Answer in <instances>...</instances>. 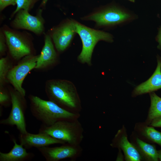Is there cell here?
I'll return each instance as SVG.
<instances>
[{
  "mask_svg": "<svg viewBox=\"0 0 161 161\" xmlns=\"http://www.w3.org/2000/svg\"><path fill=\"white\" fill-rule=\"evenodd\" d=\"M46 90L49 100L69 112L80 114V100L71 82L61 80H49L47 83Z\"/></svg>",
  "mask_w": 161,
  "mask_h": 161,
  "instance_id": "1",
  "label": "cell"
},
{
  "mask_svg": "<svg viewBox=\"0 0 161 161\" xmlns=\"http://www.w3.org/2000/svg\"><path fill=\"white\" fill-rule=\"evenodd\" d=\"M32 115L42 124L51 126L61 120L78 119L80 115L69 112L53 101L44 100L34 95L29 97Z\"/></svg>",
  "mask_w": 161,
  "mask_h": 161,
  "instance_id": "2",
  "label": "cell"
},
{
  "mask_svg": "<svg viewBox=\"0 0 161 161\" xmlns=\"http://www.w3.org/2000/svg\"><path fill=\"white\" fill-rule=\"evenodd\" d=\"M78 119L61 120L49 126L42 124L39 132L47 134L71 145H80L84 138V130Z\"/></svg>",
  "mask_w": 161,
  "mask_h": 161,
  "instance_id": "3",
  "label": "cell"
},
{
  "mask_svg": "<svg viewBox=\"0 0 161 161\" xmlns=\"http://www.w3.org/2000/svg\"><path fill=\"white\" fill-rule=\"evenodd\" d=\"M75 32L80 36L82 43V50L78 56V60L82 63L90 65L94 48L99 41L111 42L112 37L109 33L94 30L78 22L73 21Z\"/></svg>",
  "mask_w": 161,
  "mask_h": 161,
  "instance_id": "4",
  "label": "cell"
},
{
  "mask_svg": "<svg viewBox=\"0 0 161 161\" xmlns=\"http://www.w3.org/2000/svg\"><path fill=\"white\" fill-rule=\"evenodd\" d=\"M10 93L11 97V110L8 117L1 120L0 124L15 126L20 134L26 133L27 131L24 115L26 103L24 97L16 90L11 91Z\"/></svg>",
  "mask_w": 161,
  "mask_h": 161,
  "instance_id": "5",
  "label": "cell"
},
{
  "mask_svg": "<svg viewBox=\"0 0 161 161\" xmlns=\"http://www.w3.org/2000/svg\"><path fill=\"white\" fill-rule=\"evenodd\" d=\"M38 56H27L17 65L9 71L7 78L15 90L25 97L26 92L23 88V81L27 74L35 68Z\"/></svg>",
  "mask_w": 161,
  "mask_h": 161,
  "instance_id": "6",
  "label": "cell"
},
{
  "mask_svg": "<svg viewBox=\"0 0 161 161\" xmlns=\"http://www.w3.org/2000/svg\"><path fill=\"white\" fill-rule=\"evenodd\" d=\"M47 161H59L69 158L75 160L81 155L83 149L80 145L66 143L55 147H43L37 148Z\"/></svg>",
  "mask_w": 161,
  "mask_h": 161,
  "instance_id": "7",
  "label": "cell"
},
{
  "mask_svg": "<svg viewBox=\"0 0 161 161\" xmlns=\"http://www.w3.org/2000/svg\"><path fill=\"white\" fill-rule=\"evenodd\" d=\"M131 15L126 11L115 7L109 8L93 14L87 18L95 21L100 26L114 25L131 19Z\"/></svg>",
  "mask_w": 161,
  "mask_h": 161,
  "instance_id": "8",
  "label": "cell"
},
{
  "mask_svg": "<svg viewBox=\"0 0 161 161\" xmlns=\"http://www.w3.org/2000/svg\"><path fill=\"white\" fill-rule=\"evenodd\" d=\"M16 13L13 22L15 28L28 30L37 34L42 32L43 21L39 16H33L30 14L28 11L22 9Z\"/></svg>",
  "mask_w": 161,
  "mask_h": 161,
  "instance_id": "9",
  "label": "cell"
},
{
  "mask_svg": "<svg viewBox=\"0 0 161 161\" xmlns=\"http://www.w3.org/2000/svg\"><path fill=\"white\" fill-rule=\"evenodd\" d=\"M6 43L10 54L15 59L19 60L30 55L31 49L29 45L20 35L13 32H4Z\"/></svg>",
  "mask_w": 161,
  "mask_h": 161,
  "instance_id": "10",
  "label": "cell"
},
{
  "mask_svg": "<svg viewBox=\"0 0 161 161\" xmlns=\"http://www.w3.org/2000/svg\"><path fill=\"white\" fill-rule=\"evenodd\" d=\"M19 139L20 144L25 148L27 149L32 147L38 148L52 144H63L67 143L47 134L39 132L37 134L28 132L24 134H20Z\"/></svg>",
  "mask_w": 161,
  "mask_h": 161,
  "instance_id": "11",
  "label": "cell"
},
{
  "mask_svg": "<svg viewBox=\"0 0 161 161\" xmlns=\"http://www.w3.org/2000/svg\"><path fill=\"white\" fill-rule=\"evenodd\" d=\"M75 32L73 21L65 23L54 32L52 38L58 51H63L67 47Z\"/></svg>",
  "mask_w": 161,
  "mask_h": 161,
  "instance_id": "12",
  "label": "cell"
},
{
  "mask_svg": "<svg viewBox=\"0 0 161 161\" xmlns=\"http://www.w3.org/2000/svg\"><path fill=\"white\" fill-rule=\"evenodd\" d=\"M157 61V67L152 75L147 80L135 88L134 95L150 93L161 89V58L158 57Z\"/></svg>",
  "mask_w": 161,
  "mask_h": 161,
  "instance_id": "13",
  "label": "cell"
},
{
  "mask_svg": "<svg viewBox=\"0 0 161 161\" xmlns=\"http://www.w3.org/2000/svg\"><path fill=\"white\" fill-rule=\"evenodd\" d=\"M57 55L50 36L46 35L44 45L41 53L38 56L35 69H41L47 67L55 61Z\"/></svg>",
  "mask_w": 161,
  "mask_h": 161,
  "instance_id": "14",
  "label": "cell"
},
{
  "mask_svg": "<svg viewBox=\"0 0 161 161\" xmlns=\"http://www.w3.org/2000/svg\"><path fill=\"white\" fill-rule=\"evenodd\" d=\"M12 140L14 145L9 152H0V161H25L34 157V154L27 152L22 145L18 144L15 139L13 138Z\"/></svg>",
  "mask_w": 161,
  "mask_h": 161,
  "instance_id": "15",
  "label": "cell"
},
{
  "mask_svg": "<svg viewBox=\"0 0 161 161\" xmlns=\"http://www.w3.org/2000/svg\"><path fill=\"white\" fill-rule=\"evenodd\" d=\"M117 146L123 151L127 161H139L142 159V156L135 147L128 140L127 136L123 135L118 139Z\"/></svg>",
  "mask_w": 161,
  "mask_h": 161,
  "instance_id": "16",
  "label": "cell"
},
{
  "mask_svg": "<svg viewBox=\"0 0 161 161\" xmlns=\"http://www.w3.org/2000/svg\"><path fill=\"white\" fill-rule=\"evenodd\" d=\"M137 144L143 155L148 160H158V151L155 146L145 142L138 138L136 139Z\"/></svg>",
  "mask_w": 161,
  "mask_h": 161,
  "instance_id": "17",
  "label": "cell"
},
{
  "mask_svg": "<svg viewBox=\"0 0 161 161\" xmlns=\"http://www.w3.org/2000/svg\"><path fill=\"white\" fill-rule=\"evenodd\" d=\"M150 95L151 106L147 119L149 123L154 118L161 116V98L153 92L150 93Z\"/></svg>",
  "mask_w": 161,
  "mask_h": 161,
  "instance_id": "18",
  "label": "cell"
},
{
  "mask_svg": "<svg viewBox=\"0 0 161 161\" xmlns=\"http://www.w3.org/2000/svg\"><path fill=\"white\" fill-rule=\"evenodd\" d=\"M143 134L148 139L161 146V132L151 126L144 129Z\"/></svg>",
  "mask_w": 161,
  "mask_h": 161,
  "instance_id": "19",
  "label": "cell"
},
{
  "mask_svg": "<svg viewBox=\"0 0 161 161\" xmlns=\"http://www.w3.org/2000/svg\"><path fill=\"white\" fill-rule=\"evenodd\" d=\"M10 64L5 58L0 60V83L2 86L6 81L7 74L11 69Z\"/></svg>",
  "mask_w": 161,
  "mask_h": 161,
  "instance_id": "20",
  "label": "cell"
},
{
  "mask_svg": "<svg viewBox=\"0 0 161 161\" xmlns=\"http://www.w3.org/2000/svg\"><path fill=\"white\" fill-rule=\"evenodd\" d=\"M35 0H17V7L13 14L16 13L21 10H24L28 11L33 4Z\"/></svg>",
  "mask_w": 161,
  "mask_h": 161,
  "instance_id": "21",
  "label": "cell"
},
{
  "mask_svg": "<svg viewBox=\"0 0 161 161\" xmlns=\"http://www.w3.org/2000/svg\"><path fill=\"white\" fill-rule=\"evenodd\" d=\"M10 102H11L10 94L9 95L7 93L1 89L0 92V104L1 105L7 106L9 105Z\"/></svg>",
  "mask_w": 161,
  "mask_h": 161,
  "instance_id": "22",
  "label": "cell"
},
{
  "mask_svg": "<svg viewBox=\"0 0 161 161\" xmlns=\"http://www.w3.org/2000/svg\"><path fill=\"white\" fill-rule=\"evenodd\" d=\"M17 0H0V9L1 11L3 10L8 6L16 4Z\"/></svg>",
  "mask_w": 161,
  "mask_h": 161,
  "instance_id": "23",
  "label": "cell"
},
{
  "mask_svg": "<svg viewBox=\"0 0 161 161\" xmlns=\"http://www.w3.org/2000/svg\"><path fill=\"white\" fill-rule=\"evenodd\" d=\"M5 42H6V40L4 34H3L2 32H1L0 35V52L1 54L4 53L6 50Z\"/></svg>",
  "mask_w": 161,
  "mask_h": 161,
  "instance_id": "24",
  "label": "cell"
},
{
  "mask_svg": "<svg viewBox=\"0 0 161 161\" xmlns=\"http://www.w3.org/2000/svg\"><path fill=\"white\" fill-rule=\"evenodd\" d=\"M150 125L153 127L161 128V116L154 119L150 123Z\"/></svg>",
  "mask_w": 161,
  "mask_h": 161,
  "instance_id": "25",
  "label": "cell"
},
{
  "mask_svg": "<svg viewBox=\"0 0 161 161\" xmlns=\"http://www.w3.org/2000/svg\"><path fill=\"white\" fill-rule=\"evenodd\" d=\"M157 41L159 43L158 47L161 49V27L160 28L159 31L157 36Z\"/></svg>",
  "mask_w": 161,
  "mask_h": 161,
  "instance_id": "26",
  "label": "cell"
},
{
  "mask_svg": "<svg viewBox=\"0 0 161 161\" xmlns=\"http://www.w3.org/2000/svg\"><path fill=\"white\" fill-rule=\"evenodd\" d=\"M159 160L161 161V149L158 151Z\"/></svg>",
  "mask_w": 161,
  "mask_h": 161,
  "instance_id": "27",
  "label": "cell"
},
{
  "mask_svg": "<svg viewBox=\"0 0 161 161\" xmlns=\"http://www.w3.org/2000/svg\"><path fill=\"white\" fill-rule=\"evenodd\" d=\"M47 1L48 0H43L41 4L43 5H44L46 4Z\"/></svg>",
  "mask_w": 161,
  "mask_h": 161,
  "instance_id": "28",
  "label": "cell"
},
{
  "mask_svg": "<svg viewBox=\"0 0 161 161\" xmlns=\"http://www.w3.org/2000/svg\"><path fill=\"white\" fill-rule=\"evenodd\" d=\"M132 2H134L135 1V0H128Z\"/></svg>",
  "mask_w": 161,
  "mask_h": 161,
  "instance_id": "29",
  "label": "cell"
}]
</instances>
